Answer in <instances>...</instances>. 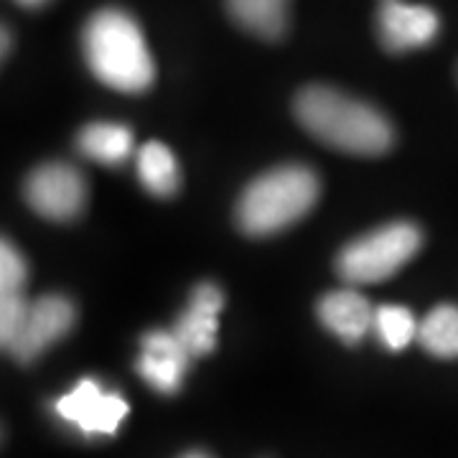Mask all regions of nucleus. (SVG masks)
Here are the masks:
<instances>
[{"label": "nucleus", "instance_id": "f257e3e1", "mask_svg": "<svg viewBox=\"0 0 458 458\" xmlns=\"http://www.w3.org/2000/svg\"><path fill=\"white\" fill-rule=\"evenodd\" d=\"M298 123L324 146L352 156H382L393 146V125L377 107L313 84L293 102Z\"/></svg>", "mask_w": 458, "mask_h": 458}, {"label": "nucleus", "instance_id": "f03ea898", "mask_svg": "<svg viewBox=\"0 0 458 458\" xmlns=\"http://www.w3.org/2000/svg\"><path fill=\"white\" fill-rule=\"evenodd\" d=\"M82 51L89 72L117 92H146L156 64L138 21L120 8H102L87 21Z\"/></svg>", "mask_w": 458, "mask_h": 458}, {"label": "nucleus", "instance_id": "7ed1b4c3", "mask_svg": "<svg viewBox=\"0 0 458 458\" xmlns=\"http://www.w3.org/2000/svg\"><path fill=\"white\" fill-rule=\"evenodd\" d=\"M318 176L306 165H278L262 174L237 201V225L250 237H267L311 212Z\"/></svg>", "mask_w": 458, "mask_h": 458}, {"label": "nucleus", "instance_id": "20e7f679", "mask_svg": "<svg viewBox=\"0 0 458 458\" xmlns=\"http://www.w3.org/2000/svg\"><path fill=\"white\" fill-rule=\"evenodd\" d=\"M423 245V232L412 222H390L357 237L336 258V273L352 285H372L394 276Z\"/></svg>", "mask_w": 458, "mask_h": 458}, {"label": "nucleus", "instance_id": "39448f33", "mask_svg": "<svg viewBox=\"0 0 458 458\" xmlns=\"http://www.w3.org/2000/svg\"><path fill=\"white\" fill-rule=\"evenodd\" d=\"M128 403L120 393H110L98 379H80L54 403V412L82 436H114L128 415Z\"/></svg>", "mask_w": 458, "mask_h": 458}, {"label": "nucleus", "instance_id": "423d86ee", "mask_svg": "<svg viewBox=\"0 0 458 458\" xmlns=\"http://www.w3.org/2000/svg\"><path fill=\"white\" fill-rule=\"evenodd\" d=\"M26 201L33 212L51 222H69L87 207V181L69 164L38 165L26 179Z\"/></svg>", "mask_w": 458, "mask_h": 458}, {"label": "nucleus", "instance_id": "0eeeda50", "mask_svg": "<svg viewBox=\"0 0 458 458\" xmlns=\"http://www.w3.org/2000/svg\"><path fill=\"white\" fill-rule=\"evenodd\" d=\"M74 321H77V311L66 295H41V298L31 301L23 327L5 352H11V357L21 364H31L49 349L51 344L66 336L74 327Z\"/></svg>", "mask_w": 458, "mask_h": 458}, {"label": "nucleus", "instance_id": "6e6552de", "mask_svg": "<svg viewBox=\"0 0 458 458\" xmlns=\"http://www.w3.org/2000/svg\"><path fill=\"white\" fill-rule=\"evenodd\" d=\"M441 29V18L428 5H412L405 0H379L377 33L382 47L393 54L423 49Z\"/></svg>", "mask_w": 458, "mask_h": 458}, {"label": "nucleus", "instance_id": "1a4fd4ad", "mask_svg": "<svg viewBox=\"0 0 458 458\" xmlns=\"http://www.w3.org/2000/svg\"><path fill=\"white\" fill-rule=\"evenodd\" d=\"M191 360L194 357L171 328H156L140 339V354L135 361V369L156 393L176 394L183 385Z\"/></svg>", "mask_w": 458, "mask_h": 458}, {"label": "nucleus", "instance_id": "9d476101", "mask_svg": "<svg viewBox=\"0 0 458 458\" xmlns=\"http://www.w3.org/2000/svg\"><path fill=\"white\" fill-rule=\"evenodd\" d=\"M222 309H225V293L219 291V285L201 283L189 298V306L174 321L171 331L179 336V342L189 349L194 360L214 352Z\"/></svg>", "mask_w": 458, "mask_h": 458}, {"label": "nucleus", "instance_id": "9b49d317", "mask_svg": "<svg viewBox=\"0 0 458 458\" xmlns=\"http://www.w3.org/2000/svg\"><path fill=\"white\" fill-rule=\"evenodd\" d=\"M321 324L339 336L344 344H360L369 331H375V309L357 291H331L318 301Z\"/></svg>", "mask_w": 458, "mask_h": 458}, {"label": "nucleus", "instance_id": "f8f14e48", "mask_svg": "<svg viewBox=\"0 0 458 458\" xmlns=\"http://www.w3.org/2000/svg\"><path fill=\"white\" fill-rule=\"evenodd\" d=\"M132 131L123 123H89L77 135V150L102 165H123L132 156Z\"/></svg>", "mask_w": 458, "mask_h": 458}, {"label": "nucleus", "instance_id": "ddd939ff", "mask_svg": "<svg viewBox=\"0 0 458 458\" xmlns=\"http://www.w3.org/2000/svg\"><path fill=\"white\" fill-rule=\"evenodd\" d=\"M135 171L148 194L153 197H174L179 191L181 171L174 150L158 140L146 143L135 153Z\"/></svg>", "mask_w": 458, "mask_h": 458}, {"label": "nucleus", "instance_id": "4468645a", "mask_svg": "<svg viewBox=\"0 0 458 458\" xmlns=\"http://www.w3.org/2000/svg\"><path fill=\"white\" fill-rule=\"evenodd\" d=\"M229 16L245 31L276 41L288 29V0H227Z\"/></svg>", "mask_w": 458, "mask_h": 458}, {"label": "nucleus", "instance_id": "2eb2a0df", "mask_svg": "<svg viewBox=\"0 0 458 458\" xmlns=\"http://www.w3.org/2000/svg\"><path fill=\"white\" fill-rule=\"evenodd\" d=\"M418 344L430 357L458 360V306L441 303L418 324Z\"/></svg>", "mask_w": 458, "mask_h": 458}, {"label": "nucleus", "instance_id": "dca6fc26", "mask_svg": "<svg viewBox=\"0 0 458 458\" xmlns=\"http://www.w3.org/2000/svg\"><path fill=\"white\" fill-rule=\"evenodd\" d=\"M375 334L385 349L400 352L412 339H418V321L405 306H379L375 309Z\"/></svg>", "mask_w": 458, "mask_h": 458}, {"label": "nucleus", "instance_id": "f3484780", "mask_svg": "<svg viewBox=\"0 0 458 458\" xmlns=\"http://www.w3.org/2000/svg\"><path fill=\"white\" fill-rule=\"evenodd\" d=\"M31 298L21 293H0V342L8 349L11 342L18 336V331L23 327L26 316H29Z\"/></svg>", "mask_w": 458, "mask_h": 458}, {"label": "nucleus", "instance_id": "a211bd4d", "mask_svg": "<svg viewBox=\"0 0 458 458\" xmlns=\"http://www.w3.org/2000/svg\"><path fill=\"white\" fill-rule=\"evenodd\" d=\"M29 278V265L16 245L3 240L0 247V293H21Z\"/></svg>", "mask_w": 458, "mask_h": 458}, {"label": "nucleus", "instance_id": "6ab92c4d", "mask_svg": "<svg viewBox=\"0 0 458 458\" xmlns=\"http://www.w3.org/2000/svg\"><path fill=\"white\" fill-rule=\"evenodd\" d=\"M21 5H26V8H38V5H44V3H49V0H16Z\"/></svg>", "mask_w": 458, "mask_h": 458}, {"label": "nucleus", "instance_id": "aec40b11", "mask_svg": "<svg viewBox=\"0 0 458 458\" xmlns=\"http://www.w3.org/2000/svg\"><path fill=\"white\" fill-rule=\"evenodd\" d=\"M181 458H212V456H207V454H201V451H189V454H183Z\"/></svg>", "mask_w": 458, "mask_h": 458}]
</instances>
